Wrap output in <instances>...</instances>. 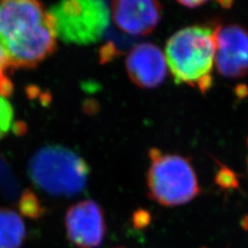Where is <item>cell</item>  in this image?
<instances>
[{
    "label": "cell",
    "instance_id": "6da1fadb",
    "mask_svg": "<svg viewBox=\"0 0 248 248\" xmlns=\"http://www.w3.org/2000/svg\"><path fill=\"white\" fill-rule=\"evenodd\" d=\"M53 18L40 0H0V45L11 68H32L56 49Z\"/></svg>",
    "mask_w": 248,
    "mask_h": 248
},
{
    "label": "cell",
    "instance_id": "7a4b0ae2",
    "mask_svg": "<svg viewBox=\"0 0 248 248\" xmlns=\"http://www.w3.org/2000/svg\"><path fill=\"white\" fill-rule=\"evenodd\" d=\"M215 33L216 26L194 25L181 29L169 38L165 56L176 83L197 89L202 94L212 89Z\"/></svg>",
    "mask_w": 248,
    "mask_h": 248
},
{
    "label": "cell",
    "instance_id": "3957f363",
    "mask_svg": "<svg viewBox=\"0 0 248 248\" xmlns=\"http://www.w3.org/2000/svg\"><path fill=\"white\" fill-rule=\"evenodd\" d=\"M88 163L74 151L48 145L30 160L28 174L39 189L54 197H74L82 192L89 175Z\"/></svg>",
    "mask_w": 248,
    "mask_h": 248
},
{
    "label": "cell",
    "instance_id": "277c9868",
    "mask_svg": "<svg viewBox=\"0 0 248 248\" xmlns=\"http://www.w3.org/2000/svg\"><path fill=\"white\" fill-rule=\"evenodd\" d=\"M152 161L147 174L149 197L165 207L187 203L201 192L195 170L188 157L163 155L152 148L148 153Z\"/></svg>",
    "mask_w": 248,
    "mask_h": 248
},
{
    "label": "cell",
    "instance_id": "5b68a950",
    "mask_svg": "<svg viewBox=\"0 0 248 248\" xmlns=\"http://www.w3.org/2000/svg\"><path fill=\"white\" fill-rule=\"evenodd\" d=\"M49 12L57 38L66 44L96 43L109 24L110 12L104 0H61Z\"/></svg>",
    "mask_w": 248,
    "mask_h": 248
},
{
    "label": "cell",
    "instance_id": "8992f818",
    "mask_svg": "<svg viewBox=\"0 0 248 248\" xmlns=\"http://www.w3.org/2000/svg\"><path fill=\"white\" fill-rule=\"evenodd\" d=\"M64 222L68 239L78 248H98L105 238V216L95 201L84 200L74 204Z\"/></svg>",
    "mask_w": 248,
    "mask_h": 248
},
{
    "label": "cell",
    "instance_id": "52a82bcc",
    "mask_svg": "<svg viewBox=\"0 0 248 248\" xmlns=\"http://www.w3.org/2000/svg\"><path fill=\"white\" fill-rule=\"evenodd\" d=\"M215 66L227 78L248 74V31L237 24L216 26Z\"/></svg>",
    "mask_w": 248,
    "mask_h": 248
},
{
    "label": "cell",
    "instance_id": "ba28073f",
    "mask_svg": "<svg viewBox=\"0 0 248 248\" xmlns=\"http://www.w3.org/2000/svg\"><path fill=\"white\" fill-rule=\"evenodd\" d=\"M111 16L123 31L133 36L150 34L159 24V0H112Z\"/></svg>",
    "mask_w": 248,
    "mask_h": 248
},
{
    "label": "cell",
    "instance_id": "9c48e42d",
    "mask_svg": "<svg viewBox=\"0 0 248 248\" xmlns=\"http://www.w3.org/2000/svg\"><path fill=\"white\" fill-rule=\"evenodd\" d=\"M125 66L132 82L146 89L160 86L166 79L169 69L165 53L149 43L133 47L126 58Z\"/></svg>",
    "mask_w": 248,
    "mask_h": 248
},
{
    "label": "cell",
    "instance_id": "30bf717a",
    "mask_svg": "<svg viewBox=\"0 0 248 248\" xmlns=\"http://www.w3.org/2000/svg\"><path fill=\"white\" fill-rule=\"evenodd\" d=\"M26 238V227L18 213L0 208V248H20Z\"/></svg>",
    "mask_w": 248,
    "mask_h": 248
},
{
    "label": "cell",
    "instance_id": "8fae6325",
    "mask_svg": "<svg viewBox=\"0 0 248 248\" xmlns=\"http://www.w3.org/2000/svg\"><path fill=\"white\" fill-rule=\"evenodd\" d=\"M18 208L20 214L30 219H39L45 213V208L41 201L31 189H26L20 196Z\"/></svg>",
    "mask_w": 248,
    "mask_h": 248
},
{
    "label": "cell",
    "instance_id": "7c38bea8",
    "mask_svg": "<svg viewBox=\"0 0 248 248\" xmlns=\"http://www.w3.org/2000/svg\"><path fill=\"white\" fill-rule=\"evenodd\" d=\"M14 127V110L6 96L0 93V140Z\"/></svg>",
    "mask_w": 248,
    "mask_h": 248
},
{
    "label": "cell",
    "instance_id": "4fadbf2b",
    "mask_svg": "<svg viewBox=\"0 0 248 248\" xmlns=\"http://www.w3.org/2000/svg\"><path fill=\"white\" fill-rule=\"evenodd\" d=\"M216 162L219 165V170L215 176V183L224 190L236 189L240 186L239 179L234 171L229 169L228 167L222 165V163Z\"/></svg>",
    "mask_w": 248,
    "mask_h": 248
},
{
    "label": "cell",
    "instance_id": "5bb4252c",
    "mask_svg": "<svg viewBox=\"0 0 248 248\" xmlns=\"http://www.w3.org/2000/svg\"><path fill=\"white\" fill-rule=\"evenodd\" d=\"M10 68L8 58L0 45V93L6 97L10 96L13 91V84L9 78Z\"/></svg>",
    "mask_w": 248,
    "mask_h": 248
},
{
    "label": "cell",
    "instance_id": "9a60e30c",
    "mask_svg": "<svg viewBox=\"0 0 248 248\" xmlns=\"http://www.w3.org/2000/svg\"><path fill=\"white\" fill-rule=\"evenodd\" d=\"M152 217L145 210H138L133 214V225L137 229H143L150 224Z\"/></svg>",
    "mask_w": 248,
    "mask_h": 248
},
{
    "label": "cell",
    "instance_id": "2e32d148",
    "mask_svg": "<svg viewBox=\"0 0 248 248\" xmlns=\"http://www.w3.org/2000/svg\"><path fill=\"white\" fill-rule=\"evenodd\" d=\"M181 5L185 6L186 8L194 9L202 6L205 3H207L209 0H177Z\"/></svg>",
    "mask_w": 248,
    "mask_h": 248
},
{
    "label": "cell",
    "instance_id": "e0dca14e",
    "mask_svg": "<svg viewBox=\"0 0 248 248\" xmlns=\"http://www.w3.org/2000/svg\"><path fill=\"white\" fill-rule=\"evenodd\" d=\"M241 227L243 228V230L248 232V214L243 217V219L241 220Z\"/></svg>",
    "mask_w": 248,
    "mask_h": 248
},
{
    "label": "cell",
    "instance_id": "ac0fdd59",
    "mask_svg": "<svg viewBox=\"0 0 248 248\" xmlns=\"http://www.w3.org/2000/svg\"></svg>",
    "mask_w": 248,
    "mask_h": 248
}]
</instances>
